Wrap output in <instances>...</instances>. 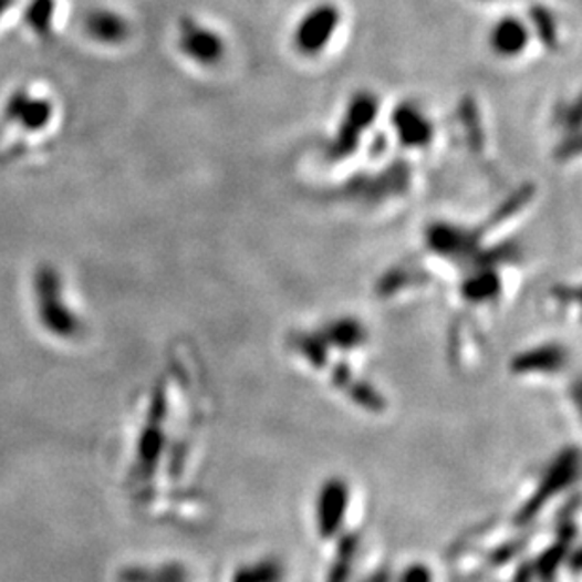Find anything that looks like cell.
Masks as SVG:
<instances>
[{"label": "cell", "instance_id": "cell-5", "mask_svg": "<svg viewBox=\"0 0 582 582\" xmlns=\"http://www.w3.org/2000/svg\"><path fill=\"white\" fill-rule=\"evenodd\" d=\"M281 581V571L273 563H259L253 568L238 571L232 582H279Z\"/></svg>", "mask_w": 582, "mask_h": 582}, {"label": "cell", "instance_id": "cell-6", "mask_svg": "<svg viewBox=\"0 0 582 582\" xmlns=\"http://www.w3.org/2000/svg\"><path fill=\"white\" fill-rule=\"evenodd\" d=\"M399 582H432L430 571L423 565H413L404 571V575L399 576Z\"/></svg>", "mask_w": 582, "mask_h": 582}, {"label": "cell", "instance_id": "cell-2", "mask_svg": "<svg viewBox=\"0 0 582 582\" xmlns=\"http://www.w3.org/2000/svg\"><path fill=\"white\" fill-rule=\"evenodd\" d=\"M490 50L501 59H517L520 53H524L530 44V29L528 23L515 15H507L496 21V25L490 29L488 37Z\"/></svg>", "mask_w": 582, "mask_h": 582}, {"label": "cell", "instance_id": "cell-1", "mask_svg": "<svg viewBox=\"0 0 582 582\" xmlns=\"http://www.w3.org/2000/svg\"><path fill=\"white\" fill-rule=\"evenodd\" d=\"M337 25H340V10L332 4H321L313 8L300 21L297 32H294V44L298 50L308 55H315L330 44L334 39Z\"/></svg>", "mask_w": 582, "mask_h": 582}, {"label": "cell", "instance_id": "cell-4", "mask_svg": "<svg viewBox=\"0 0 582 582\" xmlns=\"http://www.w3.org/2000/svg\"><path fill=\"white\" fill-rule=\"evenodd\" d=\"M394 127L398 138L405 146H425L430 139L434 128L425 114L409 106H399L394 114Z\"/></svg>", "mask_w": 582, "mask_h": 582}, {"label": "cell", "instance_id": "cell-3", "mask_svg": "<svg viewBox=\"0 0 582 582\" xmlns=\"http://www.w3.org/2000/svg\"><path fill=\"white\" fill-rule=\"evenodd\" d=\"M187 55L202 64H214L221 59L222 40L217 37L216 32L204 29L202 25L187 27L181 37Z\"/></svg>", "mask_w": 582, "mask_h": 582}]
</instances>
